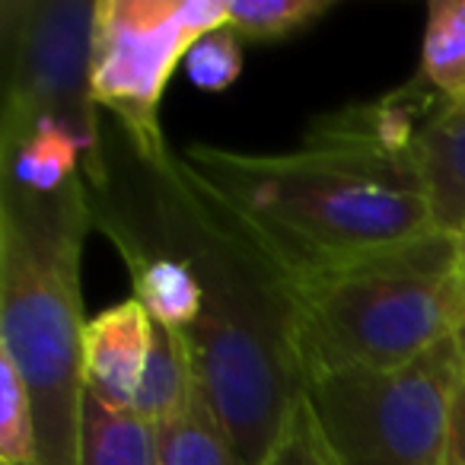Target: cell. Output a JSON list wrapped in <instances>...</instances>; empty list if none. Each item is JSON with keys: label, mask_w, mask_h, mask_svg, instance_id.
Returning <instances> with one entry per match:
<instances>
[{"label": "cell", "mask_w": 465, "mask_h": 465, "mask_svg": "<svg viewBox=\"0 0 465 465\" xmlns=\"http://www.w3.org/2000/svg\"><path fill=\"white\" fill-rule=\"evenodd\" d=\"M437 93L411 80L319 115L284 153L192 143L188 179L293 281L338 272L437 230L414 141Z\"/></svg>", "instance_id": "6da1fadb"}, {"label": "cell", "mask_w": 465, "mask_h": 465, "mask_svg": "<svg viewBox=\"0 0 465 465\" xmlns=\"http://www.w3.org/2000/svg\"><path fill=\"white\" fill-rule=\"evenodd\" d=\"M124 153L93 194V226L194 272L204 303L182 335L198 386L242 465H268L303 401L293 281L188 179L175 150L163 163Z\"/></svg>", "instance_id": "7a4b0ae2"}, {"label": "cell", "mask_w": 465, "mask_h": 465, "mask_svg": "<svg viewBox=\"0 0 465 465\" xmlns=\"http://www.w3.org/2000/svg\"><path fill=\"white\" fill-rule=\"evenodd\" d=\"M90 226L84 175L58 194L0 179V351L33 395L39 465H80L86 408L80 252Z\"/></svg>", "instance_id": "3957f363"}, {"label": "cell", "mask_w": 465, "mask_h": 465, "mask_svg": "<svg viewBox=\"0 0 465 465\" xmlns=\"http://www.w3.org/2000/svg\"><path fill=\"white\" fill-rule=\"evenodd\" d=\"M303 386L338 370H395L465 325V232L430 230L293 284Z\"/></svg>", "instance_id": "277c9868"}, {"label": "cell", "mask_w": 465, "mask_h": 465, "mask_svg": "<svg viewBox=\"0 0 465 465\" xmlns=\"http://www.w3.org/2000/svg\"><path fill=\"white\" fill-rule=\"evenodd\" d=\"M462 331L395 370H338L303 399L338 465H450Z\"/></svg>", "instance_id": "5b68a950"}, {"label": "cell", "mask_w": 465, "mask_h": 465, "mask_svg": "<svg viewBox=\"0 0 465 465\" xmlns=\"http://www.w3.org/2000/svg\"><path fill=\"white\" fill-rule=\"evenodd\" d=\"M4 33V118L0 150H10L42 122H58L84 147V179L93 192L109 182L99 105L93 99L90 0H7Z\"/></svg>", "instance_id": "8992f818"}, {"label": "cell", "mask_w": 465, "mask_h": 465, "mask_svg": "<svg viewBox=\"0 0 465 465\" xmlns=\"http://www.w3.org/2000/svg\"><path fill=\"white\" fill-rule=\"evenodd\" d=\"M226 26V0H96L93 99L143 163L173 150L160 128L169 77L201 35Z\"/></svg>", "instance_id": "52a82bcc"}, {"label": "cell", "mask_w": 465, "mask_h": 465, "mask_svg": "<svg viewBox=\"0 0 465 465\" xmlns=\"http://www.w3.org/2000/svg\"><path fill=\"white\" fill-rule=\"evenodd\" d=\"M150 338H153V319L134 297L93 316L84 335L86 395L118 411L134 408L147 367Z\"/></svg>", "instance_id": "ba28073f"}, {"label": "cell", "mask_w": 465, "mask_h": 465, "mask_svg": "<svg viewBox=\"0 0 465 465\" xmlns=\"http://www.w3.org/2000/svg\"><path fill=\"white\" fill-rule=\"evenodd\" d=\"M437 230H465V103L440 96L414 141Z\"/></svg>", "instance_id": "9c48e42d"}, {"label": "cell", "mask_w": 465, "mask_h": 465, "mask_svg": "<svg viewBox=\"0 0 465 465\" xmlns=\"http://www.w3.org/2000/svg\"><path fill=\"white\" fill-rule=\"evenodd\" d=\"M112 246L122 252L128 265L134 300H141V306L156 325L185 331L198 322L204 293L185 262L134 240H112Z\"/></svg>", "instance_id": "30bf717a"}, {"label": "cell", "mask_w": 465, "mask_h": 465, "mask_svg": "<svg viewBox=\"0 0 465 465\" xmlns=\"http://www.w3.org/2000/svg\"><path fill=\"white\" fill-rule=\"evenodd\" d=\"M84 175V147L58 122H42L16 147L0 150V179L35 194H58Z\"/></svg>", "instance_id": "8fae6325"}, {"label": "cell", "mask_w": 465, "mask_h": 465, "mask_svg": "<svg viewBox=\"0 0 465 465\" xmlns=\"http://www.w3.org/2000/svg\"><path fill=\"white\" fill-rule=\"evenodd\" d=\"M194 395H198V373H194L188 338L182 331L153 322V338H150V354L134 399V411L160 427L185 411Z\"/></svg>", "instance_id": "7c38bea8"}, {"label": "cell", "mask_w": 465, "mask_h": 465, "mask_svg": "<svg viewBox=\"0 0 465 465\" xmlns=\"http://www.w3.org/2000/svg\"><path fill=\"white\" fill-rule=\"evenodd\" d=\"M156 433L160 427L134 408L118 411L86 395L80 465H156Z\"/></svg>", "instance_id": "4fadbf2b"}, {"label": "cell", "mask_w": 465, "mask_h": 465, "mask_svg": "<svg viewBox=\"0 0 465 465\" xmlns=\"http://www.w3.org/2000/svg\"><path fill=\"white\" fill-rule=\"evenodd\" d=\"M414 80L450 103H465V0H437L427 7Z\"/></svg>", "instance_id": "5bb4252c"}, {"label": "cell", "mask_w": 465, "mask_h": 465, "mask_svg": "<svg viewBox=\"0 0 465 465\" xmlns=\"http://www.w3.org/2000/svg\"><path fill=\"white\" fill-rule=\"evenodd\" d=\"M156 465H242L240 452L226 437L201 386L185 411L160 424Z\"/></svg>", "instance_id": "9a60e30c"}, {"label": "cell", "mask_w": 465, "mask_h": 465, "mask_svg": "<svg viewBox=\"0 0 465 465\" xmlns=\"http://www.w3.org/2000/svg\"><path fill=\"white\" fill-rule=\"evenodd\" d=\"M0 465H39V430L26 380L0 351Z\"/></svg>", "instance_id": "2e32d148"}, {"label": "cell", "mask_w": 465, "mask_h": 465, "mask_svg": "<svg viewBox=\"0 0 465 465\" xmlns=\"http://www.w3.org/2000/svg\"><path fill=\"white\" fill-rule=\"evenodd\" d=\"M331 7V0H226V26L240 39L272 42L306 29Z\"/></svg>", "instance_id": "e0dca14e"}, {"label": "cell", "mask_w": 465, "mask_h": 465, "mask_svg": "<svg viewBox=\"0 0 465 465\" xmlns=\"http://www.w3.org/2000/svg\"><path fill=\"white\" fill-rule=\"evenodd\" d=\"M185 74L198 90H230L242 74V39L230 26L201 35L185 54Z\"/></svg>", "instance_id": "ac0fdd59"}, {"label": "cell", "mask_w": 465, "mask_h": 465, "mask_svg": "<svg viewBox=\"0 0 465 465\" xmlns=\"http://www.w3.org/2000/svg\"><path fill=\"white\" fill-rule=\"evenodd\" d=\"M268 465H338L325 446L322 433H319L316 420H312L310 408H306V399L300 401L297 414H293L291 427H287L284 440Z\"/></svg>", "instance_id": "d6986e66"}, {"label": "cell", "mask_w": 465, "mask_h": 465, "mask_svg": "<svg viewBox=\"0 0 465 465\" xmlns=\"http://www.w3.org/2000/svg\"><path fill=\"white\" fill-rule=\"evenodd\" d=\"M450 465H465V382L456 399V418H452V459Z\"/></svg>", "instance_id": "ffe728a7"}, {"label": "cell", "mask_w": 465, "mask_h": 465, "mask_svg": "<svg viewBox=\"0 0 465 465\" xmlns=\"http://www.w3.org/2000/svg\"><path fill=\"white\" fill-rule=\"evenodd\" d=\"M462 348H465V325H462Z\"/></svg>", "instance_id": "44dd1931"}, {"label": "cell", "mask_w": 465, "mask_h": 465, "mask_svg": "<svg viewBox=\"0 0 465 465\" xmlns=\"http://www.w3.org/2000/svg\"><path fill=\"white\" fill-rule=\"evenodd\" d=\"M462 232H465V230H462Z\"/></svg>", "instance_id": "7402d4cb"}]
</instances>
